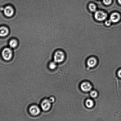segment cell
<instances>
[{
	"label": "cell",
	"mask_w": 121,
	"mask_h": 121,
	"mask_svg": "<svg viewBox=\"0 0 121 121\" xmlns=\"http://www.w3.org/2000/svg\"><path fill=\"white\" fill-rule=\"evenodd\" d=\"M4 12L5 16L8 17H12L15 13V10L10 5L6 6L4 9Z\"/></svg>",
	"instance_id": "4"
},
{
	"label": "cell",
	"mask_w": 121,
	"mask_h": 121,
	"mask_svg": "<svg viewBox=\"0 0 121 121\" xmlns=\"http://www.w3.org/2000/svg\"><path fill=\"white\" fill-rule=\"evenodd\" d=\"M65 58V55L63 52L58 50L55 52L54 56V61L57 63H60L63 61Z\"/></svg>",
	"instance_id": "2"
},
{
	"label": "cell",
	"mask_w": 121,
	"mask_h": 121,
	"mask_svg": "<svg viewBox=\"0 0 121 121\" xmlns=\"http://www.w3.org/2000/svg\"><path fill=\"white\" fill-rule=\"evenodd\" d=\"M89 8L90 10L92 12H95L96 10V6L94 4H90L89 6Z\"/></svg>",
	"instance_id": "13"
},
{
	"label": "cell",
	"mask_w": 121,
	"mask_h": 121,
	"mask_svg": "<svg viewBox=\"0 0 121 121\" xmlns=\"http://www.w3.org/2000/svg\"><path fill=\"white\" fill-rule=\"evenodd\" d=\"M103 2L106 5H109L112 3V0H103Z\"/></svg>",
	"instance_id": "16"
},
{
	"label": "cell",
	"mask_w": 121,
	"mask_h": 121,
	"mask_svg": "<svg viewBox=\"0 0 121 121\" xmlns=\"http://www.w3.org/2000/svg\"><path fill=\"white\" fill-rule=\"evenodd\" d=\"M86 105L88 108H92L94 105L93 102L91 99H88L86 100Z\"/></svg>",
	"instance_id": "12"
},
{
	"label": "cell",
	"mask_w": 121,
	"mask_h": 121,
	"mask_svg": "<svg viewBox=\"0 0 121 121\" xmlns=\"http://www.w3.org/2000/svg\"><path fill=\"white\" fill-rule=\"evenodd\" d=\"M9 44L11 48H15L17 47L18 42L16 39H13L9 41Z\"/></svg>",
	"instance_id": "11"
},
{
	"label": "cell",
	"mask_w": 121,
	"mask_h": 121,
	"mask_svg": "<svg viewBox=\"0 0 121 121\" xmlns=\"http://www.w3.org/2000/svg\"><path fill=\"white\" fill-rule=\"evenodd\" d=\"M51 103L49 99H44L41 103V107L42 109L44 111H48L50 108L51 106Z\"/></svg>",
	"instance_id": "5"
},
{
	"label": "cell",
	"mask_w": 121,
	"mask_h": 121,
	"mask_svg": "<svg viewBox=\"0 0 121 121\" xmlns=\"http://www.w3.org/2000/svg\"><path fill=\"white\" fill-rule=\"evenodd\" d=\"M30 113L33 116H37L40 112V110L38 106L36 105H32L29 108Z\"/></svg>",
	"instance_id": "6"
},
{
	"label": "cell",
	"mask_w": 121,
	"mask_h": 121,
	"mask_svg": "<svg viewBox=\"0 0 121 121\" xmlns=\"http://www.w3.org/2000/svg\"><path fill=\"white\" fill-rule=\"evenodd\" d=\"M97 62V60L95 58L91 57L88 60L87 65L90 67H93L96 65Z\"/></svg>",
	"instance_id": "10"
},
{
	"label": "cell",
	"mask_w": 121,
	"mask_h": 121,
	"mask_svg": "<svg viewBox=\"0 0 121 121\" xmlns=\"http://www.w3.org/2000/svg\"><path fill=\"white\" fill-rule=\"evenodd\" d=\"M90 94L91 96L93 98H95L98 96V93L96 91H91Z\"/></svg>",
	"instance_id": "15"
},
{
	"label": "cell",
	"mask_w": 121,
	"mask_h": 121,
	"mask_svg": "<svg viewBox=\"0 0 121 121\" xmlns=\"http://www.w3.org/2000/svg\"><path fill=\"white\" fill-rule=\"evenodd\" d=\"M9 29L7 27L2 26L0 27V37H4L9 34Z\"/></svg>",
	"instance_id": "9"
},
{
	"label": "cell",
	"mask_w": 121,
	"mask_h": 121,
	"mask_svg": "<svg viewBox=\"0 0 121 121\" xmlns=\"http://www.w3.org/2000/svg\"><path fill=\"white\" fill-rule=\"evenodd\" d=\"M121 18L120 14L118 13L115 12L111 14L110 17V20L111 22L116 23L118 22L120 20Z\"/></svg>",
	"instance_id": "7"
},
{
	"label": "cell",
	"mask_w": 121,
	"mask_h": 121,
	"mask_svg": "<svg viewBox=\"0 0 121 121\" xmlns=\"http://www.w3.org/2000/svg\"><path fill=\"white\" fill-rule=\"evenodd\" d=\"M111 22H111V20H108L105 21V24L106 26H109L111 25Z\"/></svg>",
	"instance_id": "17"
},
{
	"label": "cell",
	"mask_w": 121,
	"mask_h": 121,
	"mask_svg": "<svg viewBox=\"0 0 121 121\" xmlns=\"http://www.w3.org/2000/svg\"><path fill=\"white\" fill-rule=\"evenodd\" d=\"M2 56L4 60H11L13 56V50L10 48H5L2 51Z\"/></svg>",
	"instance_id": "1"
},
{
	"label": "cell",
	"mask_w": 121,
	"mask_h": 121,
	"mask_svg": "<svg viewBox=\"0 0 121 121\" xmlns=\"http://www.w3.org/2000/svg\"><path fill=\"white\" fill-rule=\"evenodd\" d=\"M56 62L55 61L51 62L49 65V68L51 69H54L56 68L57 65Z\"/></svg>",
	"instance_id": "14"
},
{
	"label": "cell",
	"mask_w": 121,
	"mask_h": 121,
	"mask_svg": "<svg viewBox=\"0 0 121 121\" xmlns=\"http://www.w3.org/2000/svg\"><path fill=\"white\" fill-rule=\"evenodd\" d=\"M118 76L121 78V69L119 70L118 72Z\"/></svg>",
	"instance_id": "19"
},
{
	"label": "cell",
	"mask_w": 121,
	"mask_h": 121,
	"mask_svg": "<svg viewBox=\"0 0 121 121\" xmlns=\"http://www.w3.org/2000/svg\"><path fill=\"white\" fill-rule=\"evenodd\" d=\"M118 2L119 4L121 5V0H118Z\"/></svg>",
	"instance_id": "20"
},
{
	"label": "cell",
	"mask_w": 121,
	"mask_h": 121,
	"mask_svg": "<svg viewBox=\"0 0 121 121\" xmlns=\"http://www.w3.org/2000/svg\"><path fill=\"white\" fill-rule=\"evenodd\" d=\"M49 99L50 100V101L51 102V103L53 102L54 101V100H55V99H54V97H51V98H49Z\"/></svg>",
	"instance_id": "18"
},
{
	"label": "cell",
	"mask_w": 121,
	"mask_h": 121,
	"mask_svg": "<svg viewBox=\"0 0 121 121\" xmlns=\"http://www.w3.org/2000/svg\"><path fill=\"white\" fill-rule=\"evenodd\" d=\"M92 85L87 82L82 83L81 85V89L84 92H89L92 89Z\"/></svg>",
	"instance_id": "8"
},
{
	"label": "cell",
	"mask_w": 121,
	"mask_h": 121,
	"mask_svg": "<svg viewBox=\"0 0 121 121\" xmlns=\"http://www.w3.org/2000/svg\"><path fill=\"white\" fill-rule=\"evenodd\" d=\"M95 18L97 21H104L107 17L106 13L101 11H98L96 12L94 15Z\"/></svg>",
	"instance_id": "3"
}]
</instances>
